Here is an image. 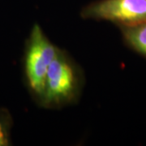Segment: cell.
Masks as SVG:
<instances>
[{"label":"cell","mask_w":146,"mask_h":146,"mask_svg":"<svg viewBox=\"0 0 146 146\" xmlns=\"http://www.w3.org/2000/svg\"><path fill=\"white\" fill-rule=\"evenodd\" d=\"M82 85L80 67L68 53L58 48L47 72L40 105L47 109H60L74 104L80 96Z\"/></svg>","instance_id":"6da1fadb"},{"label":"cell","mask_w":146,"mask_h":146,"mask_svg":"<svg viewBox=\"0 0 146 146\" xmlns=\"http://www.w3.org/2000/svg\"><path fill=\"white\" fill-rule=\"evenodd\" d=\"M58 48L35 24L27 41L25 72L30 92L38 104L42 101L47 72L58 52Z\"/></svg>","instance_id":"7a4b0ae2"},{"label":"cell","mask_w":146,"mask_h":146,"mask_svg":"<svg viewBox=\"0 0 146 146\" xmlns=\"http://www.w3.org/2000/svg\"><path fill=\"white\" fill-rule=\"evenodd\" d=\"M83 19L107 21L118 26L146 23V0H98L80 11Z\"/></svg>","instance_id":"3957f363"},{"label":"cell","mask_w":146,"mask_h":146,"mask_svg":"<svg viewBox=\"0 0 146 146\" xmlns=\"http://www.w3.org/2000/svg\"><path fill=\"white\" fill-rule=\"evenodd\" d=\"M120 29L126 44L146 57V23Z\"/></svg>","instance_id":"277c9868"},{"label":"cell","mask_w":146,"mask_h":146,"mask_svg":"<svg viewBox=\"0 0 146 146\" xmlns=\"http://www.w3.org/2000/svg\"><path fill=\"white\" fill-rule=\"evenodd\" d=\"M12 121L7 110L0 109V146L11 145V127Z\"/></svg>","instance_id":"5b68a950"}]
</instances>
